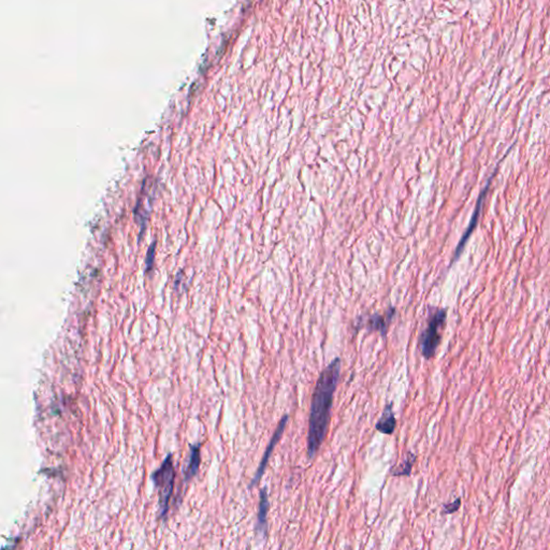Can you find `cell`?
Here are the masks:
<instances>
[{
	"instance_id": "30bf717a",
	"label": "cell",
	"mask_w": 550,
	"mask_h": 550,
	"mask_svg": "<svg viewBox=\"0 0 550 550\" xmlns=\"http://www.w3.org/2000/svg\"><path fill=\"white\" fill-rule=\"evenodd\" d=\"M416 456L412 453H408L406 456V460L397 466L395 470L391 471V474L394 476H408L412 472L413 464H415Z\"/></svg>"
},
{
	"instance_id": "8fae6325",
	"label": "cell",
	"mask_w": 550,
	"mask_h": 550,
	"mask_svg": "<svg viewBox=\"0 0 550 550\" xmlns=\"http://www.w3.org/2000/svg\"><path fill=\"white\" fill-rule=\"evenodd\" d=\"M155 249H156V241L151 244L150 249H149V252H147L146 260H145V263H146V269H145V271H146L147 273L151 272L152 269L154 268Z\"/></svg>"
},
{
	"instance_id": "277c9868",
	"label": "cell",
	"mask_w": 550,
	"mask_h": 550,
	"mask_svg": "<svg viewBox=\"0 0 550 550\" xmlns=\"http://www.w3.org/2000/svg\"><path fill=\"white\" fill-rule=\"evenodd\" d=\"M288 419H290V416L284 415L282 419L280 420V422H278V427H276V430H275L274 433H273L272 437H271L270 442H269L268 446H267L266 451H265V454H263V459H261L260 464H259L258 468H257L256 473H255L253 480H252L249 488H253L254 486H256L257 484L260 482L261 478H263L265 471H266L267 466H268L271 455H272L275 446L278 445V442L282 439L285 428L287 426Z\"/></svg>"
},
{
	"instance_id": "ba28073f",
	"label": "cell",
	"mask_w": 550,
	"mask_h": 550,
	"mask_svg": "<svg viewBox=\"0 0 550 550\" xmlns=\"http://www.w3.org/2000/svg\"><path fill=\"white\" fill-rule=\"evenodd\" d=\"M397 420L395 417L394 410H392V404H388L384 408V412L381 414V417L379 418V421L377 422V431L381 432L383 435H390L394 433L396 429Z\"/></svg>"
},
{
	"instance_id": "52a82bcc",
	"label": "cell",
	"mask_w": 550,
	"mask_h": 550,
	"mask_svg": "<svg viewBox=\"0 0 550 550\" xmlns=\"http://www.w3.org/2000/svg\"><path fill=\"white\" fill-rule=\"evenodd\" d=\"M489 184L490 182H488L487 185H486L485 189H484L483 193H482V196L480 197V200H478L477 205H476L475 212H474L473 218H472V220H471L470 225H468V229H466V234H464V237L461 238L460 242H459L458 247H457L456 251H455L454 258H453V260H451V265L458 260L461 253H462L464 247H466V241H468V238H470L471 234H472L473 230L475 229L476 224H477L478 215H480V205L483 203L484 197H485V193H487L488 186H489Z\"/></svg>"
},
{
	"instance_id": "8992f818",
	"label": "cell",
	"mask_w": 550,
	"mask_h": 550,
	"mask_svg": "<svg viewBox=\"0 0 550 550\" xmlns=\"http://www.w3.org/2000/svg\"><path fill=\"white\" fill-rule=\"evenodd\" d=\"M259 509L258 516H257L256 532H260L263 535H266L268 532V513L270 509V502H269L268 490L267 487H263L259 493Z\"/></svg>"
},
{
	"instance_id": "7c38bea8",
	"label": "cell",
	"mask_w": 550,
	"mask_h": 550,
	"mask_svg": "<svg viewBox=\"0 0 550 550\" xmlns=\"http://www.w3.org/2000/svg\"><path fill=\"white\" fill-rule=\"evenodd\" d=\"M461 505V500H455L454 502L449 503V504L444 505L445 514H454L455 512L458 511Z\"/></svg>"
},
{
	"instance_id": "7a4b0ae2",
	"label": "cell",
	"mask_w": 550,
	"mask_h": 550,
	"mask_svg": "<svg viewBox=\"0 0 550 550\" xmlns=\"http://www.w3.org/2000/svg\"><path fill=\"white\" fill-rule=\"evenodd\" d=\"M447 311L435 309L428 319L427 326L419 336V348L421 355L427 360L435 357L442 341V332L446 325Z\"/></svg>"
},
{
	"instance_id": "6da1fadb",
	"label": "cell",
	"mask_w": 550,
	"mask_h": 550,
	"mask_svg": "<svg viewBox=\"0 0 550 550\" xmlns=\"http://www.w3.org/2000/svg\"><path fill=\"white\" fill-rule=\"evenodd\" d=\"M341 359L334 358L321 371L312 397L307 433V456L313 459L326 439L331 420L333 398L340 379Z\"/></svg>"
},
{
	"instance_id": "5b68a950",
	"label": "cell",
	"mask_w": 550,
	"mask_h": 550,
	"mask_svg": "<svg viewBox=\"0 0 550 550\" xmlns=\"http://www.w3.org/2000/svg\"><path fill=\"white\" fill-rule=\"evenodd\" d=\"M396 315V307H389L386 313L383 314H373L369 319H368L367 327L370 331H379L383 338H386L387 332H388V327L390 325L391 321Z\"/></svg>"
},
{
	"instance_id": "9c48e42d",
	"label": "cell",
	"mask_w": 550,
	"mask_h": 550,
	"mask_svg": "<svg viewBox=\"0 0 550 550\" xmlns=\"http://www.w3.org/2000/svg\"><path fill=\"white\" fill-rule=\"evenodd\" d=\"M200 444L193 445L191 447V456H189V464L185 471V480H189L197 474L200 466Z\"/></svg>"
},
{
	"instance_id": "3957f363",
	"label": "cell",
	"mask_w": 550,
	"mask_h": 550,
	"mask_svg": "<svg viewBox=\"0 0 550 550\" xmlns=\"http://www.w3.org/2000/svg\"><path fill=\"white\" fill-rule=\"evenodd\" d=\"M152 478L154 480L155 487L160 493V517L164 518L169 511V502L173 493L174 478H176L172 455L164 459L162 466L154 472Z\"/></svg>"
}]
</instances>
